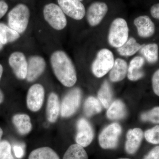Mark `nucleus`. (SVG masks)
<instances>
[{
    "label": "nucleus",
    "instance_id": "nucleus-13",
    "mask_svg": "<svg viewBox=\"0 0 159 159\" xmlns=\"http://www.w3.org/2000/svg\"><path fill=\"white\" fill-rule=\"evenodd\" d=\"M46 62L40 56H33L29 58L28 63L27 78L29 82H32L39 77L44 71Z\"/></svg>",
    "mask_w": 159,
    "mask_h": 159
},
{
    "label": "nucleus",
    "instance_id": "nucleus-31",
    "mask_svg": "<svg viewBox=\"0 0 159 159\" xmlns=\"http://www.w3.org/2000/svg\"><path fill=\"white\" fill-rule=\"evenodd\" d=\"M152 86L155 93L159 97V69L155 72L152 76Z\"/></svg>",
    "mask_w": 159,
    "mask_h": 159
},
{
    "label": "nucleus",
    "instance_id": "nucleus-30",
    "mask_svg": "<svg viewBox=\"0 0 159 159\" xmlns=\"http://www.w3.org/2000/svg\"><path fill=\"white\" fill-rule=\"evenodd\" d=\"M0 159H14L11 153V145L9 142H0Z\"/></svg>",
    "mask_w": 159,
    "mask_h": 159
},
{
    "label": "nucleus",
    "instance_id": "nucleus-40",
    "mask_svg": "<svg viewBox=\"0 0 159 159\" xmlns=\"http://www.w3.org/2000/svg\"><path fill=\"white\" fill-rule=\"evenodd\" d=\"M118 159H130L129 158H119Z\"/></svg>",
    "mask_w": 159,
    "mask_h": 159
},
{
    "label": "nucleus",
    "instance_id": "nucleus-9",
    "mask_svg": "<svg viewBox=\"0 0 159 159\" xmlns=\"http://www.w3.org/2000/svg\"><path fill=\"white\" fill-rule=\"evenodd\" d=\"M59 7L69 16L76 20L82 19L85 14V9L78 0H57Z\"/></svg>",
    "mask_w": 159,
    "mask_h": 159
},
{
    "label": "nucleus",
    "instance_id": "nucleus-27",
    "mask_svg": "<svg viewBox=\"0 0 159 159\" xmlns=\"http://www.w3.org/2000/svg\"><path fill=\"white\" fill-rule=\"evenodd\" d=\"M63 159H88L84 147L78 144L70 145L64 154Z\"/></svg>",
    "mask_w": 159,
    "mask_h": 159
},
{
    "label": "nucleus",
    "instance_id": "nucleus-10",
    "mask_svg": "<svg viewBox=\"0 0 159 159\" xmlns=\"http://www.w3.org/2000/svg\"><path fill=\"white\" fill-rule=\"evenodd\" d=\"M94 138V131L89 122L84 119H79L77 123V144L83 147H87Z\"/></svg>",
    "mask_w": 159,
    "mask_h": 159
},
{
    "label": "nucleus",
    "instance_id": "nucleus-15",
    "mask_svg": "<svg viewBox=\"0 0 159 159\" xmlns=\"http://www.w3.org/2000/svg\"><path fill=\"white\" fill-rule=\"evenodd\" d=\"M139 36L147 38L152 36L155 31L153 22L147 16H142L136 18L134 20Z\"/></svg>",
    "mask_w": 159,
    "mask_h": 159
},
{
    "label": "nucleus",
    "instance_id": "nucleus-6",
    "mask_svg": "<svg viewBox=\"0 0 159 159\" xmlns=\"http://www.w3.org/2000/svg\"><path fill=\"white\" fill-rule=\"evenodd\" d=\"M122 132V128L118 123H114L107 126L99 134V145L103 149H112L118 145Z\"/></svg>",
    "mask_w": 159,
    "mask_h": 159
},
{
    "label": "nucleus",
    "instance_id": "nucleus-25",
    "mask_svg": "<svg viewBox=\"0 0 159 159\" xmlns=\"http://www.w3.org/2000/svg\"><path fill=\"white\" fill-rule=\"evenodd\" d=\"M102 109V104L95 97H89L84 102V110L87 116L91 117L99 113Z\"/></svg>",
    "mask_w": 159,
    "mask_h": 159
},
{
    "label": "nucleus",
    "instance_id": "nucleus-32",
    "mask_svg": "<svg viewBox=\"0 0 159 159\" xmlns=\"http://www.w3.org/2000/svg\"><path fill=\"white\" fill-rule=\"evenodd\" d=\"M143 159H159V146L152 148Z\"/></svg>",
    "mask_w": 159,
    "mask_h": 159
},
{
    "label": "nucleus",
    "instance_id": "nucleus-2",
    "mask_svg": "<svg viewBox=\"0 0 159 159\" xmlns=\"http://www.w3.org/2000/svg\"><path fill=\"white\" fill-rule=\"evenodd\" d=\"M129 28L124 19L118 18L111 24L108 36L109 43L111 47L119 48L128 39Z\"/></svg>",
    "mask_w": 159,
    "mask_h": 159
},
{
    "label": "nucleus",
    "instance_id": "nucleus-41",
    "mask_svg": "<svg viewBox=\"0 0 159 159\" xmlns=\"http://www.w3.org/2000/svg\"><path fill=\"white\" fill-rule=\"evenodd\" d=\"M78 1H80V2H81V1H83V0H78Z\"/></svg>",
    "mask_w": 159,
    "mask_h": 159
},
{
    "label": "nucleus",
    "instance_id": "nucleus-8",
    "mask_svg": "<svg viewBox=\"0 0 159 159\" xmlns=\"http://www.w3.org/2000/svg\"><path fill=\"white\" fill-rule=\"evenodd\" d=\"M44 96V89L41 84H36L31 86L27 97V105L29 109L33 112L39 111L43 103Z\"/></svg>",
    "mask_w": 159,
    "mask_h": 159
},
{
    "label": "nucleus",
    "instance_id": "nucleus-20",
    "mask_svg": "<svg viewBox=\"0 0 159 159\" xmlns=\"http://www.w3.org/2000/svg\"><path fill=\"white\" fill-rule=\"evenodd\" d=\"M126 111L124 103L119 100H116L108 107L107 116L111 120L123 119L126 116Z\"/></svg>",
    "mask_w": 159,
    "mask_h": 159
},
{
    "label": "nucleus",
    "instance_id": "nucleus-28",
    "mask_svg": "<svg viewBox=\"0 0 159 159\" xmlns=\"http://www.w3.org/2000/svg\"><path fill=\"white\" fill-rule=\"evenodd\" d=\"M141 118L142 121L159 124V107H154L151 110L143 113Z\"/></svg>",
    "mask_w": 159,
    "mask_h": 159
},
{
    "label": "nucleus",
    "instance_id": "nucleus-37",
    "mask_svg": "<svg viewBox=\"0 0 159 159\" xmlns=\"http://www.w3.org/2000/svg\"><path fill=\"white\" fill-rule=\"evenodd\" d=\"M3 71V68L2 66V65L0 64V80L2 77V75Z\"/></svg>",
    "mask_w": 159,
    "mask_h": 159
},
{
    "label": "nucleus",
    "instance_id": "nucleus-33",
    "mask_svg": "<svg viewBox=\"0 0 159 159\" xmlns=\"http://www.w3.org/2000/svg\"><path fill=\"white\" fill-rule=\"evenodd\" d=\"M150 12L152 17L159 20V3L155 4L152 6Z\"/></svg>",
    "mask_w": 159,
    "mask_h": 159
},
{
    "label": "nucleus",
    "instance_id": "nucleus-22",
    "mask_svg": "<svg viewBox=\"0 0 159 159\" xmlns=\"http://www.w3.org/2000/svg\"><path fill=\"white\" fill-rule=\"evenodd\" d=\"M140 52L149 63H155L158 60V46L156 43L143 45Z\"/></svg>",
    "mask_w": 159,
    "mask_h": 159
},
{
    "label": "nucleus",
    "instance_id": "nucleus-35",
    "mask_svg": "<svg viewBox=\"0 0 159 159\" xmlns=\"http://www.w3.org/2000/svg\"><path fill=\"white\" fill-rule=\"evenodd\" d=\"M15 155L16 157L18 158H21L22 157L24 154V150L20 146L15 145L13 147Z\"/></svg>",
    "mask_w": 159,
    "mask_h": 159
},
{
    "label": "nucleus",
    "instance_id": "nucleus-16",
    "mask_svg": "<svg viewBox=\"0 0 159 159\" xmlns=\"http://www.w3.org/2000/svg\"><path fill=\"white\" fill-rule=\"evenodd\" d=\"M144 63L145 59L141 56H136L131 60L127 70V77L129 80L136 81L144 77L142 68Z\"/></svg>",
    "mask_w": 159,
    "mask_h": 159
},
{
    "label": "nucleus",
    "instance_id": "nucleus-29",
    "mask_svg": "<svg viewBox=\"0 0 159 159\" xmlns=\"http://www.w3.org/2000/svg\"><path fill=\"white\" fill-rule=\"evenodd\" d=\"M145 139L147 142L153 144H159V125H156L145 132Z\"/></svg>",
    "mask_w": 159,
    "mask_h": 159
},
{
    "label": "nucleus",
    "instance_id": "nucleus-5",
    "mask_svg": "<svg viewBox=\"0 0 159 159\" xmlns=\"http://www.w3.org/2000/svg\"><path fill=\"white\" fill-rule=\"evenodd\" d=\"M44 17L46 20L54 29L61 30L67 25V20L62 9L57 5L48 4L43 9Z\"/></svg>",
    "mask_w": 159,
    "mask_h": 159
},
{
    "label": "nucleus",
    "instance_id": "nucleus-38",
    "mask_svg": "<svg viewBox=\"0 0 159 159\" xmlns=\"http://www.w3.org/2000/svg\"><path fill=\"white\" fill-rule=\"evenodd\" d=\"M3 134V132L2 129L0 127V140H1V138H2V136Z\"/></svg>",
    "mask_w": 159,
    "mask_h": 159
},
{
    "label": "nucleus",
    "instance_id": "nucleus-4",
    "mask_svg": "<svg viewBox=\"0 0 159 159\" xmlns=\"http://www.w3.org/2000/svg\"><path fill=\"white\" fill-rule=\"evenodd\" d=\"M115 59L112 52L107 49H102L97 53L92 66L93 74L101 78L108 73L113 66Z\"/></svg>",
    "mask_w": 159,
    "mask_h": 159
},
{
    "label": "nucleus",
    "instance_id": "nucleus-19",
    "mask_svg": "<svg viewBox=\"0 0 159 159\" xmlns=\"http://www.w3.org/2000/svg\"><path fill=\"white\" fill-rule=\"evenodd\" d=\"M12 122L18 132L21 135L29 134L32 129L30 117L26 114H17L12 118Z\"/></svg>",
    "mask_w": 159,
    "mask_h": 159
},
{
    "label": "nucleus",
    "instance_id": "nucleus-1",
    "mask_svg": "<svg viewBox=\"0 0 159 159\" xmlns=\"http://www.w3.org/2000/svg\"><path fill=\"white\" fill-rule=\"evenodd\" d=\"M51 61L55 76L63 85L71 87L76 84V70L72 61L66 53L55 51L51 55Z\"/></svg>",
    "mask_w": 159,
    "mask_h": 159
},
{
    "label": "nucleus",
    "instance_id": "nucleus-3",
    "mask_svg": "<svg viewBox=\"0 0 159 159\" xmlns=\"http://www.w3.org/2000/svg\"><path fill=\"white\" fill-rule=\"evenodd\" d=\"M30 11L28 7L24 4H19L8 14L9 27L19 33H22L27 29Z\"/></svg>",
    "mask_w": 159,
    "mask_h": 159
},
{
    "label": "nucleus",
    "instance_id": "nucleus-17",
    "mask_svg": "<svg viewBox=\"0 0 159 159\" xmlns=\"http://www.w3.org/2000/svg\"><path fill=\"white\" fill-rule=\"evenodd\" d=\"M128 66L126 61L121 58H117L110 72V79L114 82L121 81L125 78Z\"/></svg>",
    "mask_w": 159,
    "mask_h": 159
},
{
    "label": "nucleus",
    "instance_id": "nucleus-11",
    "mask_svg": "<svg viewBox=\"0 0 159 159\" xmlns=\"http://www.w3.org/2000/svg\"><path fill=\"white\" fill-rule=\"evenodd\" d=\"M9 62L16 77L20 79H25L28 63L24 54L21 52H14L9 57Z\"/></svg>",
    "mask_w": 159,
    "mask_h": 159
},
{
    "label": "nucleus",
    "instance_id": "nucleus-23",
    "mask_svg": "<svg viewBox=\"0 0 159 159\" xmlns=\"http://www.w3.org/2000/svg\"><path fill=\"white\" fill-rule=\"evenodd\" d=\"M29 159H60L57 153L48 147H41L32 151Z\"/></svg>",
    "mask_w": 159,
    "mask_h": 159
},
{
    "label": "nucleus",
    "instance_id": "nucleus-18",
    "mask_svg": "<svg viewBox=\"0 0 159 159\" xmlns=\"http://www.w3.org/2000/svg\"><path fill=\"white\" fill-rule=\"evenodd\" d=\"M60 107L59 98L57 94L51 93L49 96L47 103V117L51 123L56 122L59 116Z\"/></svg>",
    "mask_w": 159,
    "mask_h": 159
},
{
    "label": "nucleus",
    "instance_id": "nucleus-39",
    "mask_svg": "<svg viewBox=\"0 0 159 159\" xmlns=\"http://www.w3.org/2000/svg\"><path fill=\"white\" fill-rule=\"evenodd\" d=\"M2 42H1V40H0V50H1L2 48Z\"/></svg>",
    "mask_w": 159,
    "mask_h": 159
},
{
    "label": "nucleus",
    "instance_id": "nucleus-21",
    "mask_svg": "<svg viewBox=\"0 0 159 159\" xmlns=\"http://www.w3.org/2000/svg\"><path fill=\"white\" fill-rule=\"evenodd\" d=\"M143 45L137 43L134 38L131 37L123 45L117 48V51L122 56H132L140 51Z\"/></svg>",
    "mask_w": 159,
    "mask_h": 159
},
{
    "label": "nucleus",
    "instance_id": "nucleus-12",
    "mask_svg": "<svg viewBox=\"0 0 159 159\" xmlns=\"http://www.w3.org/2000/svg\"><path fill=\"white\" fill-rule=\"evenodd\" d=\"M108 11V7L105 3L96 2L89 7L87 12V19L91 26H97L101 22Z\"/></svg>",
    "mask_w": 159,
    "mask_h": 159
},
{
    "label": "nucleus",
    "instance_id": "nucleus-14",
    "mask_svg": "<svg viewBox=\"0 0 159 159\" xmlns=\"http://www.w3.org/2000/svg\"><path fill=\"white\" fill-rule=\"evenodd\" d=\"M143 131L139 128L129 129L126 134L125 149L127 153L134 154L138 151L143 139Z\"/></svg>",
    "mask_w": 159,
    "mask_h": 159
},
{
    "label": "nucleus",
    "instance_id": "nucleus-36",
    "mask_svg": "<svg viewBox=\"0 0 159 159\" xmlns=\"http://www.w3.org/2000/svg\"><path fill=\"white\" fill-rule=\"evenodd\" d=\"M4 94H3L2 91L0 90V104L3 102V100H4Z\"/></svg>",
    "mask_w": 159,
    "mask_h": 159
},
{
    "label": "nucleus",
    "instance_id": "nucleus-7",
    "mask_svg": "<svg viewBox=\"0 0 159 159\" xmlns=\"http://www.w3.org/2000/svg\"><path fill=\"white\" fill-rule=\"evenodd\" d=\"M81 100V92L76 88L70 91L64 97L61 107V115L64 118L73 116L79 108Z\"/></svg>",
    "mask_w": 159,
    "mask_h": 159
},
{
    "label": "nucleus",
    "instance_id": "nucleus-34",
    "mask_svg": "<svg viewBox=\"0 0 159 159\" xmlns=\"http://www.w3.org/2000/svg\"><path fill=\"white\" fill-rule=\"evenodd\" d=\"M8 6L5 2L0 1V19L3 17L7 12Z\"/></svg>",
    "mask_w": 159,
    "mask_h": 159
},
{
    "label": "nucleus",
    "instance_id": "nucleus-26",
    "mask_svg": "<svg viewBox=\"0 0 159 159\" xmlns=\"http://www.w3.org/2000/svg\"><path fill=\"white\" fill-rule=\"evenodd\" d=\"M20 36L19 33L17 31L5 24L0 23V40L2 44L14 41Z\"/></svg>",
    "mask_w": 159,
    "mask_h": 159
},
{
    "label": "nucleus",
    "instance_id": "nucleus-24",
    "mask_svg": "<svg viewBox=\"0 0 159 159\" xmlns=\"http://www.w3.org/2000/svg\"><path fill=\"white\" fill-rule=\"evenodd\" d=\"M98 99L104 108L109 107L112 99V92L109 84L105 81L102 84L98 93Z\"/></svg>",
    "mask_w": 159,
    "mask_h": 159
}]
</instances>
